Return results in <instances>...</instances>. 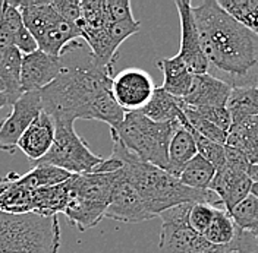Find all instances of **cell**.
<instances>
[{
  "label": "cell",
  "mask_w": 258,
  "mask_h": 253,
  "mask_svg": "<svg viewBox=\"0 0 258 253\" xmlns=\"http://www.w3.org/2000/svg\"><path fill=\"white\" fill-rule=\"evenodd\" d=\"M62 70L38 91L41 109L56 120H98L116 127L125 117L112 94V72L103 69L85 43H69L59 54Z\"/></svg>",
  "instance_id": "6da1fadb"
},
{
  "label": "cell",
  "mask_w": 258,
  "mask_h": 253,
  "mask_svg": "<svg viewBox=\"0 0 258 253\" xmlns=\"http://www.w3.org/2000/svg\"><path fill=\"white\" fill-rule=\"evenodd\" d=\"M203 51L210 66L230 76L232 87H254L258 78V37L226 12L217 0L192 6Z\"/></svg>",
  "instance_id": "7a4b0ae2"
},
{
  "label": "cell",
  "mask_w": 258,
  "mask_h": 253,
  "mask_svg": "<svg viewBox=\"0 0 258 253\" xmlns=\"http://www.w3.org/2000/svg\"><path fill=\"white\" fill-rule=\"evenodd\" d=\"M112 157H116L122 162V172L125 177L154 217H159L163 211L169 208L182 204L204 202L210 205H222L214 192L186 188L172 174L138 158L135 154L128 151L117 138L112 136Z\"/></svg>",
  "instance_id": "3957f363"
},
{
  "label": "cell",
  "mask_w": 258,
  "mask_h": 253,
  "mask_svg": "<svg viewBox=\"0 0 258 253\" xmlns=\"http://www.w3.org/2000/svg\"><path fill=\"white\" fill-rule=\"evenodd\" d=\"M59 247L57 215L0 212V253H57Z\"/></svg>",
  "instance_id": "277c9868"
},
{
  "label": "cell",
  "mask_w": 258,
  "mask_h": 253,
  "mask_svg": "<svg viewBox=\"0 0 258 253\" xmlns=\"http://www.w3.org/2000/svg\"><path fill=\"white\" fill-rule=\"evenodd\" d=\"M179 126L180 122L157 123L140 111H131L125 113L117 126L110 129V135L140 159L166 172L169 143Z\"/></svg>",
  "instance_id": "5b68a950"
},
{
  "label": "cell",
  "mask_w": 258,
  "mask_h": 253,
  "mask_svg": "<svg viewBox=\"0 0 258 253\" xmlns=\"http://www.w3.org/2000/svg\"><path fill=\"white\" fill-rule=\"evenodd\" d=\"M54 127V141L50 151L34 164H48L69 174H87L93 173L103 162L104 158L96 155L75 132L74 122L56 120Z\"/></svg>",
  "instance_id": "8992f818"
},
{
  "label": "cell",
  "mask_w": 258,
  "mask_h": 253,
  "mask_svg": "<svg viewBox=\"0 0 258 253\" xmlns=\"http://www.w3.org/2000/svg\"><path fill=\"white\" fill-rule=\"evenodd\" d=\"M192 204L169 208L161 212L160 253H222L225 246H214L189 227L188 217Z\"/></svg>",
  "instance_id": "52a82bcc"
},
{
  "label": "cell",
  "mask_w": 258,
  "mask_h": 253,
  "mask_svg": "<svg viewBox=\"0 0 258 253\" xmlns=\"http://www.w3.org/2000/svg\"><path fill=\"white\" fill-rule=\"evenodd\" d=\"M156 88L151 75L140 67H126L112 78L113 98L125 113L143 110Z\"/></svg>",
  "instance_id": "ba28073f"
},
{
  "label": "cell",
  "mask_w": 258,
  "mask_h": 253,
  "mask_svg": "<svg viewBox=\"0 0 258 253\" xmlns=\"http://www.w3.org/2000/svg\"><path fill=\"white\" fill-rule=\"evenodd\" d=\"M11 113L0 120V151L12 154L24 132L43 111L38 93H25L11 106Z\"/></svg>",
  "instance_id": "9c48e42d"
},
{
  "label": "cell",
  "mask_w": 258,
  "mask_h": 253,
  "mask_svg": "<svg viewBox=\"0 0 258 253\" xmlns=\"http://www.w3.org/2000/svg\"><path fill=\"white\" fill-rule=\"evenodd\" d=\"M114 221L126 222V224H138L156 218L150 209L147 208L141 196L125 177L122 167L116 173V180L113 186L112 199L106 209V217Z\"/></svg>",
  "instance_id": "30bf717a"
},
{
  "label": "cell",
  "mask_w": 258,
  "mask_h": 253,
  "mask_svg": "<svg viewBox=\"0 0 258 253\" xmlns=\"http://www.w3.org/2000/svg\"><path fill=\"white\" fill-rule=\"evenodd\" d=\"M175 6L180 21V48L177 56L194 75L209 73L210 64L201 47L200 34L194 19L192 3L189 0H176Z\"/></svg>",
  "instance_id": "8fae6325"
},
{
  "label": "cell",
  "mask_w": 258,
  "mask_h": 253,
  "mask_svg": "<svg viewBox=\"0 0 258 253\" xmlns=\"http://www.w3.org/2000/svg\"><path fill=\"white\" fill-rule=\"evenodd\" d=\"M62 70L60 57L50 56L37 50L22 56L21 63V88L22 93H38L50 85Z\"/></svg>",
  "instance_id": "7c38bea8"
},
{
  "label": "cell",
  "mask_w": 258,
  "mask_h": 253,
  "mask_svg": "<svg viewBox=\"0 0 258 253\" xmlns=\"http://www.w3.org/2000/svg\"><path fill=\"white\" fill-rule=\"evenodd\" d=\"M251 188L252 179L249 174L223 165L216 172L210 190L219 196L223 208L230 212L251 193Z\"/></svg>",
  "instance_id": "4fadbf2b"
},
{
  "label": "cell",
  "mask_w": 258,
  "mask_h": 253,
  "mask_svg": "<svg viewBox=\"0 0 258 253\" xmlns=\"http://www.w3.org/2000/svg\"><path fill=\"white\" fill-rule=\"evenodd\" d=\"M232 85L211 73L195 75L189 94L182 98V103L191 109L201 107H226Z\"/></svg>",
  "instance_id": "5bb4252c"
},
{
  "label": "cell",
  "mask_w": 258,
  "mask_h": 253,
  "mask_svg": "<svg viewBox=\"0 0 258 253\" xmlns=\"http://www.w3.org/2000/svg\"><path fill=\"white\" fill-rule=\"evenodd\" d=\"M54 120L46 111H41L21 136L18 148L32 162H37L50 151L54 141Z\"/></svg>",
  "instance_id": "9a60e30c"
},
{
  "label": "cell",
  "mask_w": 258,
  "mask_h": 253,
  "mask_svg": "<svg viewBox=\"0 0 258 253\" xmlns=\"http://www.w3.org/2000/svg\"><path fill=\"white\" fill-rule=\"evenodd\" d=\"M32 193L21 179V174L8 173L0 176V212L30 214L32 212Z\"/></svg>",
  "instance_id": "2e32d148"
},
{
  "label": "cell",
  "mask_w": 258,
  "mask_h": 253,
  "mask_svg": "<svg viewBox=\"0 0 258 253\" xmlns=\"http://www.w3.org/2000/svg\"><path fill=\"white\" fill-rule=\"evenodd\" d=\"M157 66L160 67L164 76L163 85L160 87L161 90L179 100L189 94L195 75L177 54L173 57H163L157 62Z\"/></svg>",
  "instance_id": "e0dca14e"
},
{
  "label": "cell",
  "mask_w": 258,
  "mask_h": 253,
  "mask_svg": "<svg viewBox=\"0 0 258 253\" xmlns=\"http://www.w3.org/2000/svg\"><path fill=\"white\" fill-rule=\"evenodd\" d=\"M106 204L82 199L77 196H69L63 214L71 225L77 227L80 231H87L96 227L106 217Z\"/></svg>",
  "instance_id": "ac0fdd59"
},
{
  "label": "cell",
  "mask_w": 258,
  "mask_h": 253,
  "mask_svg": "<svg viewBox=\"0 0 258 253\" xmlns=\"http://www.w3.org/2000/svg\"><path fill=\"white\" fill-rule=\"evenodd\" d=\"M197 145L192 133L185 125H180L175 130L167 151V173L179 177L185 165L197 155Z\"/></svg>",
  "instance_id": "d6986e66"
},
{
  "label": "cell",
  "mask_w": 258,
  "mask_h": 253,
  "mask_svg": "<svg viewBox=\"0 0 258 253\" xmlns=\"http://www.w3.org/2000/svg\"><path fill=\"white\" fill-rule=\"evenodd\" d=\"M182 107H183L182 100L167 94L164 90L157 87L151 100L140 113H143L145 117H148L153 122L170 123V122H180L185 117Z\"/></svg>",
  "instance_id": "ffe728a7"
},
{
  "label": "cell",
  "mask_w": 258,
  "mask_h": 253,
  "mask_svg": "<svg viewBox=\"0 0 258 253\" xmlns=\"http://www.w3.org/2000/svg\"><path fill=\"white\" fill-rule=\"evenodd\" d=\"M68 201L69 190L66 182L48 188H41L34 190L32 193V212L43 217H53L60 212L63 214Z\"/></svg>",
  "instance_id": "44dd1931"
},
{
  "label": "cell",
  "mask_w": 258,
  "mask_h": 253,
  "mask_svg": "<svg viewBox=\"0 0 258 253\" xmlns=\"http://www.w3.org/2000/svg\"><path fill=\"white\" fill-rule=\"evenodd\" d=\"M226 109L230 114L232 125H238L258 114V88L232 87Z\"/></svg>",
  "instance_id": "7402d4cb"
},
{
  "label": "cell",
  "mask_w": 258,
  "mask_h": 253,
  "mask_svg": "<svg viewBox=\"0 0 258 253\" xmlns=\"http://www.w3.org/2000/svg\"><path fill=\"white\" fill-rule=\"evenodd\" d=\"M24 28V21L14 2H0V59L15 47L16 35Z\"/></svg>",
  "instance_id": "603a6c76"
},
{
  "label": "cell",
  "mask_w": 258,
  "mask_h": 253,
  "mask_svg": "<svg viewBox=\"0 0 258 253\" xmlns=\"http://www.w3.org/2000/svg\"><path fill=\"white\" fill-rule=\"evenodd\" d=\"M216 176V167L200 154H197L182 170L177 177L182 185L197 190H210L213 179Z\"/></svg>",
  "instance_id": "cb8c5ba5"
},
{
  "label": "cell",
  "mask_w": 258,
  "mask_h": 253,
  "mask_svg": "<svg viewBox=\"0 0 258 253\" xmlns=\"http://www.w3.org/2000/svg\"><path fill=\"white\" fill-rule=\"evenodd\" d=\"M238 233V227L233 222L230 214L223 206H217L214 212V218L203 234L209 243L214 246H227L233 241V238Z\"/></svg>",
  "instance_id": "d4e9b609"
},
{
  "label": "cell",
  "mask_w": 258,
  "mask_h": 253,
  "mask_svg": "<svg viewBox=\"0 0 258 253\" xmlns=\"http://www.w3.org/2000/svg\"><path fill=\"white\" fill-rule=\"evenodd\" d=\"M72 174L66 173L63 170L48 165V164H35L30 172L21 174L22 182L32 190L48 188L54 185H60L66 182Z\"/></svg>",
  "instance_id": "484cf974"
},
{
  "label": "cell",
  "mask_w": 258,
  "mask_h": 253,
  "mask_svg": "<svg viewBox=\"0 0 258 253\" xmlns=\"http://www.w3.org/2000/svg\"><path fill=\"white\" fill-rule=\"evenodd\" d=\"M233 19L258 37V0H217Z\"/></svg>",
  "instance_id": "4316f807"
},
{
  "label": "cell",
  "mask_w": 258,
  "mask_h": 253,
  "mask_svg": "<svg viewBox=\"0 0 258 253\" xmlns=\"http://www.w3.org/2000/svg\"><path fill=\"white\" fill-rule=\"evenodd\" d=\"M180 125H185V126L191 130V133H192L194 136V141H195V145H197V152H198L201 157H204L207 161H210V162L216 167V172L220 170V168L226 164L225 145L213 142V141H210L207 138L201 136L200 133H197L192 127L188 125V122H186L185 117L180 120Z\"/></svg>",
  "instance_id": "83f0119b"
},
{
  "label": "cell",
  "mask_w": 258,
  "mask_h": 253,
  "mask_svg": "<svg viewBox=\"0 0 258 253\" xmlns=\"http://www.w3.org/2000/svg\"><path fill=\"white\" fill-rule=\"evenodd\" d=\"M182 110H183V114H185V119H186L188 125L192 127L197 133H200L201 136L207 138V139L213 141V142L226 145L227 132L219 129L216 125H213L211 122H209L207 119H204L200 113H197L194 109L185 106V104H183Z\"/></svg>",
  "instance_id": "f1b7e54d"
},
{
  "label": "cell",
  "mask_w": 258,
  "mask_h": 253,
  "mask_svg": "<svg viewBox=\"0 0 258 253\" xmlns=\"http://www.w3.org/2000/svg\"><path fill=\"white\" fill-rule=\"evenodd\" d=\"M229 214L238 228L245 231L252 230L258 225V196L249 193Z\"/></svg>",
  "instance_id": "f546056e"
},
{
  "label": "cell",
  "mask_w": 258,
  "mask_h": 253,
  "mask_svg": "<svg viewBox=\"0 0 258 253\" xmlns=\"http://www.w3.org/2000/svg\"><path fill=\"white\" fill-rule=\"evenodd\" d=\"M216 208H217L216 205H210V204H204V202L192 204L188 222L195 233H198L200 236H203L206 233V230L209 228V225L214 218Z\"/></svg>",
  "instance_id": "4dcf8cb0"
},
{
  "label": "cell",
  "mask_w": 258,
  "mask_h": 253,
  "mask_svg": "<svg viewBox=\"0 0 258 253\" xmlns=\"http://www.w3.org/2000/svg\"><path fill=\"white\" fill-rule=\"evenodd\" d=\"M109 35L112 38V41L114 43V46L119 48L125 40H128L131 35L140 32L141 30V24L134 18L129 21H122V22H112L109 27Z\"/></svg>",
  "instance_id": "1f68e13d"
},
{
  "label": "cell",
  "mask_w": 258,
  "mask_h": 253,
  "mask_svg": "<svg viewBox=\"0 0 258 253\" xmlns=\"http://www.w3.org/2000/svg\"><path fill=\"white\" fill-rule=\"evenodd\" d=\"M222 253H258V246L254 237L248 231L238 228L233 241L225 246Z\"/></svg>",
  "instance_id": "d6a6232c"
},
{
  "label": "cell",
  "mask_w": 258,
  "mask_h": 253,
  "mask_svg": "<svg viewBox=\"0 0 258 253\" xmlns=\"http://www.w3.org/2000/svg\"><path fill=\"white\" fill-rule=\"evenodd\" d=\"M194 110L225 132H229V129L232 127V119L226 107H201Z\"/></svg>",
  "instance_id": "836d02e7"
},
{
  "label": "cell",
  "mask_w": 258,
  "mask_h": 253,
  "mask_svg": "<svg viewBox=\"0 0 258 253\" xmlns=\"http://www.w3.org/2000/svg\"><path fill=\"white\" fill-rule=\"evenodd\" d=\"M54 11L63 19L78 25L81 19V2L78 0H57L51 2Z\"/></svg>",
  "instance_id": "e575fe53"
},
{
  "label": "cell",
  "mask_w": 258,
  "mask_h": 253,
  "mask_svg": "<svg viewBox=\"0 0 258 253\" xmlns=\"http://www.w3.org/2000/svg\"><path fill=\"white\" fill-rule=\"evenodd\" d=\"M107 12L112 22H122L134 19L129 0H106Z\"/></svg>",
  "instance_id": "d590c367"
},
{
  "label": "cell",
  "mask_w": 258,
  "mask_h": 253,
  "mask_svg": "<svg viewBox=\"0 0 258 253\" xmlns=\"http://www.w3.org/2000/svg\"><path fill=\"white\" fill-rule=\"evenodd\" d=\"M0 94L8 95L12 104L15 103L21 95L24 94L22 88H21V82L11 78L6 73V70L3 69L2 63H0Z\"/></svg>",
  "instance_id": "8d00e7d4"
},
{
  "label": "cell",
  "mask_w": 258,
  "mask_h": 253,
  "mask_svg": "<svg viewBox=\"0 0 258 253\" xmlns=\"http://www.w3.org/2000/svg\"><path fill=\"white\" fill-rule=\"evenodd\" d=\"M15 47L22 53V56L25 54H31L34 51L38 50V44L35 41V38L32 37V34L24 25V28L19 31V34L16 35L15 40Z\"/></svg>",
  "instance_id": "74e56055"
},
{
  "label": "cell",
  "mask_w": 258,
  "mask_h": 253,
  "mask_svg": "<svg viewBox=\"0 0 258 253\" xmlns=\"http://www.w3.org/2000/svg\"><path fill=\"white\" fill-rule=\"evenodd\" d=\"M251 179H252V188H251V193L258 196V165L252 167L251 172Z\"/></svg>",
  "instance_id": "f35d334b"
},
{
  "label": "cell",
  "mask_w": 258,
  "mask_h": 253,
  "mask_svg": "<svg viewBox=\"0 0 258 253\" xmlns=\"http://www.w3.org/2000/svg\"><path fill=\"white\" fill-rule=\"evenodd\" d=\"M6 106H12V103H11L9 97L5 94H0V110H2V109H5Z\"/></svg>",
  "instance_id": "ab89813d"
},
{
  "label": "cell",
  "mask_w": 258,
  "mask_h": 253,
  "mask_svg": "<svg viewBox=\"0 0 258 253\" xmlns=\"http://www.w3.org/2000/svg\"><path fill=\"white\" fill-rule=\"evenodd\" d=\"M248 233L254 237V240H255V243H257V246H258V225L257 227H254L252 230H249Z\"/></svg>",
  "instance_id": "60d3db41"
},
{
  "label": "cell",
  "mask_w": 258,
  "mask_h": 253,
  "mask_svg": "<svg viewBox=\"0 0 258 253\" xmlns=\"http://www.w3.org/2000/svg\"><path fill=\"white\" fill-rule=\"evenodd\" d=\"M255 87H257V88H258V78H257V83H255Z\"/></svg>",
  "instance_id": "b9f144b4"
}]
</instances>
